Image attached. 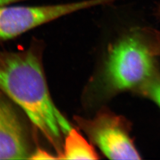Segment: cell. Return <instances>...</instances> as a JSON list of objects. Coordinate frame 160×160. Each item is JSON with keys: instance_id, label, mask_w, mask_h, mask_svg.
<instances>
[{"instance_id": "obj_1", "label": "cell", "mask_w": 160, "mask_h": 160, "mask_svg": "<svg viewBox=\"0 0 160 160\" xmlns=\"http://www.w3.org/2000/svg\"><path fill=\"white\" fill-rule=\"evenodd\" d=\"M0 90L23 109L57 150L61 159V138L72 128L52 100L35 52L0 51Z\"/></svg>"}, {"instance_id": "obj_2", "label": "cell", "mask_w": 160, "mask_h": 160, "mask_svg": "<svg viewBox=\"0 0 160 160\" xmlns=\"http://www.w3.org/2000/svg\"><path fill=\"white\" fill-rule=\"evenodd\" d=\"M148 28H136L122 35L109 51L105 75L116 92L143 86L154 72Z\"/></svg>"}, {"instance_id": "obj_3", "label": "cell", "mask_w": 160, "mask_h": 160, "mask_svg": "<svg viewBox=\"0 0 160 160\" xmlns=\"http://www.w3.org/2000/svg\"><path fill=\"white\" fill-rule=\"evenodd\" d=\"M93 0L35 6H0V40H9L71 14L92 8Z\"/></svg>"}, {"instance_id": "obj_4", "label": "cell", "mask_w": 160, "mask_h": 160, "mask_svg": "<svg viewBox=\"0 0 160 160\" xmlns=\"http://www.w3.org/2000/svg\"><path fill=\"white\" fill-rule=\"evenodd\" d=\"M81 122L82 129L110 159L141 158L119 118L104 113L92 120Z\"/></svg>"}, {"instance_id": "obj_5", "label": "cell", "mask_w": 160, "mask_h": 160, "mask_svg": "<svg viewBox=\"0 0 160 160\" xmlns=\"http://www.w3.org/2000/svg\"><path fill=\"white\" fill-rule=\"evenodd\" d=\"M30 156L17 114L10 104L0 98V160H24Z\"/></svg>"}, {"instance_id": "obj_6", "label": "cell", "mask_w": 160, "mask_h": 160, "mask_svg": "<svg viewBox=\"0 0 160 160\" xmlns=\"http://www.w3.org/2000/svg\"><path fill=\"white\" fill-rule=\"evenodd\" d=\"M61 159L96 160L97 154L92 145L75 129L66 135Z\"/></svg>"}, {"instance_id": "obj_7", "label": "cell", "mask_w": 160, "mask_h": 160, "mask_svg": "<svg viewBox=\"0 0 160 160\" xmlns=\"http://www.w3.org/2000/svg\"><path fill=\"white\" fill-rule=\"evenodd\" d=\"M141 88L160 108V81L151 79L141 86Z\"/></svg>"}, {"instance_id": "obj_8", "label": "cell", "mask_w": 160, "mask_h": 160, "mask_svg": "<svg viewBox=\"0 0 160 160\" xmlns=\"http://www.w3.org/2000/svg\"><path fill=\"white\" fill-rule=\"evenodd\" d=\"M29 159L32 160H53L58 159L57 157L50 154L45 151L38 149L36 150L33 154L30 155Z\"/></svg>"}, {"instance_id": "obj_9", "label": "cell", "mask_w": 160, "mask_h": 160, "mask_svg": "<svg viewBox=\"0 0 160 160\" xmlns=\"http://www.w3.org/2000/svg\"><path fill=\"white\" fill-rule=\"evenodd\" d=\"M152 40L155 45H156L160 51V32L155 30L154 29L153 30Z\"/></svg>"}, {"instance_id": "obj_10", "label": "cell", "mask_w": 160, "mask_h": 160, "mask_svg": "<svg viewBox=\"0 0 160 160\" xmlns=\"http://www.w3.org/2000/svg\"><path fill=\"white\" fill-rule=\"evenodd\" d=\"M155 13V15L157 16V17L160 18V4L157 6V7L156 8Z\"/></svg>"}]
</instances>
